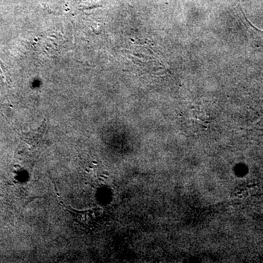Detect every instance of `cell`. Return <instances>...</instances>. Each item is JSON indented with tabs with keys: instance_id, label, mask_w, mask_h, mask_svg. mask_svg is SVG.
I'll return each instance as SVG.
<instances>
[{
	"instance_id": "6da1fadb",
	"label": "cell",
	"mask_w": 263,
	"mask_h": 263,
	"mask_svg": "<svg viewBox=\"0 0 263 263\" xmlns=\"http://www.w3.org/2000/svg\"><path fill=\"white\" fill-rule=\"evenodd\" d=\"M63 205L73 216L74 219L79 224L86 228L93 229L99 227L103 221L105 212L100 208H94L83 212L70 209V207L67 206L65 204Z\"/></svg>"
},
{
	"instance_id": "7a4b0ae2",
	"label": "cell",
	"mask_w": 263,
	"mask_h": 263,
	"mask_svg": "<svg viewBox=\"0 0 263 263\" xmlns=\"http://www.w3.org/2000/svg\"><path fill=\"white\" fill-rule=\"evenodd\" d=\"M46 133H47V122L44 120L37 129L27 132V133L22 132L21 136H22V139L31 148H37V147L43 146L46 143Z\"/></svg>"
},
{
	"instance_id": "3957f363",
	"label": "cell",
	"mask_w": 263,
	"mask_h": 263,
	"mask_svg": "<svg viewBox=\"0 0 263 263\" xmlns=\"http://www.w3.org/2000/svg\"><path fill=\"white\" fill-rule=\"evenodd\" d=\"M3 69H4V66H3V64H2V62H0V79L4 80L5 79V71L3 70Z\"/></svg>"
}]
</instances>
